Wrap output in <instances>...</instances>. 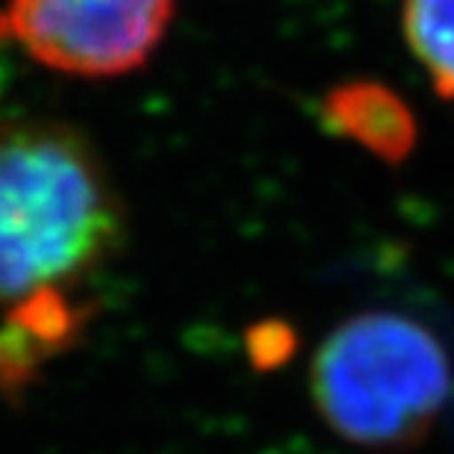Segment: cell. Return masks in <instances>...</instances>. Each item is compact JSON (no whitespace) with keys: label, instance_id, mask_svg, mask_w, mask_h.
Segmentation results:
<instances>
[{"label":"cell","instance_id":"8992f818","mask_svg":"<svg viewBox=\"0 0 454 454\" xmlns=\"http://www.w3.org/2000/svg\"><path fill=\"white\" fill-rule=\"evenodd\" d=\"M333 124L384 160H402L413 142L411 118L395 104V98L380 92L363 95L357 89L354 98H340L333 104Z\"/></svg>","mask_w":454,"mask_h":454},{"label":"cell","instance_id":"7a4b0ae2","mask_svg":"<svg viewBox=\"0 0 454 454\" xmlns=\"http://www.w3.org/2000/svg\"><path fill=\"white\" fill-rule=\"evenodd\" d=\"M313 404L331 431L363 449L419 442L451 393L446 348L416 319L360 313L319 345L310 369Z\"/></svg>","mask_w":454,"mask_h":454},{"label":"cell","instance_id":"5b68a950","mask_svg":"<svg viewBox=\"0 0 454 454\" xmlns=\"http://www.w3.org/2000/svg\"><path fill=\"white\" fill-rule=\"evenodd\" d=\"M402 30L442 101H454V0H404Z\"/></svg>","mask_w":454,"mask_h":454},{"label":"cell","instance_id":"6da1fadb","mask_svg":"<svg viewBox=\"0 0 454 454\" xmlns=\"http://www.w3.org/2000/svg\"><path fill=\"white\" fill-rule=\"evenodd\" d=\"M121 233V201L83 136L53 121L0 124V301L74 293Z\"/></svg>","mask_w":454,"mask_h":454},{"label":"cell","instance_id":"277c9868","mask_svg":"<svg viewBox=\"0 0 454 454\" xmlns=\"http://www.w3.org/2000/svg\"><path fill=\"white\" fill-rule=\"evenodd\" d=\"M89 307L74 293H48L12 304L0 322V389L27 384L53 354L83 331Z\"/></svg>","mask_w":454,"mask_h":454},{"label":"cell","instance_id":"3957f363","mask_svg":"<svg viewBox=\"0 0 454 454\" xmlns=\"http://www.w3.org/2000/svg\"><path fill=\"white\" fill-rule=\"evenodd\" d=\"M175 0H9L0 39L74 77L130 74L166 39Z\"/></svg>","mask_w":454,"mask_h":454}]
</instances>
